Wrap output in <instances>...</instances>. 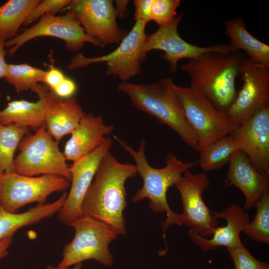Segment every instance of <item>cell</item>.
<instances>
[{
    "label": "cell",
    "mask_w": 269,
    "mask_h": 269,
    "mask_svg": "<svg viewBox=\"0 0 269 269\" xmlns=\"http://www.w3.org/2000/svg\"><path fill=\"white\" fill-rule=\"evenodd\" d=\"M210 185L204 172L193 173L190 169L184 172L175 183L183 206V212L178 214L177 224L188 227L203 238L212 237L218 227L217 219L203 201L202 194Z\"/></svg>",
    "instance_id": "obj_10"
},
{
    "label": "cell",
    "mask_w": 269,
    "mask_h": 269,
    "mask_svg": "<svg viewBox=\"0 0 269 269\" xmlns=\"http://www.w3.org/2000/svg\"><path fill=\"white\" fill-rule=\"evenodd\" d=\"M67 195L64 192L52 203L38 204L25 212L18 214L7 212L0 206V241L13 236L20 228L37 223L58 212Z\"/></svg>",
    "instance_id": "obj_22"
},
{
    "label": "cell",
    "mask_w": 269,
    "mask_h": 269,
    "mask_svg": "<svg viewBox=\"0 0 269 269\" xmlns=\"http://www.w3.org/2000/svg\"><path fill=\"white\" fill-rule=\"evenodd\" d=\"M243 85L225 113L239 126L261 110L269 107V67L245 57L240 67Z\"/></svg>",
    "instance_id": "obj_11"
},
{
    "label": "cell",
    "mask_w": 269,
    "mask_h": 269,
    "mask_svg": "<svg viewBox=\"0 0 269 269\" xmlns=\"http://www.w3.org/2000/svg\"><path fill=\"white\" fill-rule=\"evenodd\" d=\"M153 0H135L134 19L140 20L147 24L150 20L151 7Z\"/></svg>",
    "instance_id": "obj_33"
},
{
    "label": "cell",
    "mask_w": 269,
    "mask_h": 269,
    "mask_svg": "<svg viewBox=\"0 0 269 269\" xmlns=\"http://www.w3.org/2000/svg\"><path fill=\"white\" fill-rule=\"evenodd\" d=\"M40 0H8L0 6V38L5 41L16 36L21 25Z\"/></svg>",
    "instance_id": "obj_24"
},
{
    "label": "cell",
    "mask_w": 269,
    "mask_h": 269,
    "mask_svg": "<svg viewBox=\"0 0 269 269\" xmlns=\"http://www.w3.org/2000/svg\"><path fill=\"white\" fill-rule=\"evenodd\" d=\"M70 0H40L32 9L23 25H27L39 19L46 14L55 15L63 8L67 7Z\"/></svg>",
    "instance_id": "obj_31"
},
{
    "label": "cell",
    "mask_w": 269,
    "mask_h": 269,
    "mask_svg": "<svg viewBox=\"0 0 269 269\" xmlns=\"http://www.w3.org/2000/svg\"><path fill=\"white\" fill-rule=\"evenodd\" d=\"M45 73V70L26 63L8 64L4 79L20 92L32 90L39 82H43Z\"/></svg>",
    "instance_id": "obj_27"
},
{
    "label": "cell",
    "mask_w": 269,
    "mask_h": 269,
    "mask_svg": "<svg viewBox=\"0 0 269 269\" xmlns=\"http://www.w3.org/2000/svg\"><path fill=\"white\" fill-rule=\"evenodd\" d=\"M182 18V14L177 15L170 22L159 26L154 33L146 35L143 48V55L153 50L164 51L161 58L169 64V70L175 73L178 62L182 59H195L208 52L228 54L237 51L230 44H218L208 47L195 45L183 40L177 28Z\"/></svg>",
    "instance_id": "obj_14"
},
{
    "label": "cell",
    "mask_w": 269,
    "mask_h": 269,
    "mask_svg": "<svg viewBox=\"0 0 269 269\" xmlns=\"http://www.w3.org/2000/svg\"><path fill=\"white\" fill-rule=\"evenodd\" d=\"M112 146V139L107 141L97 148L73 161L70 165L71 185L63 206L58 212L60 221L70 226L82 214V205L100 165L105 154Z\"/></svg>",
    "instance_id": "obj_15"
},
{
    "label": "cell",
    "mask_w": 269,
    "mask_h": 269,
    "mask_svg": "<svg viewBox=\"0 0 269 269\" xmlns=\"http://www.w3.org/2000/svg\"><path fill=\"white\" fill-rule=\"evenodd\" d=\"M117 142L133 158L137 172L141 176L143 184L132 198L136 203L145 198L149 200V207L155 213L165 212L167 218L162 223L163 237L170 225L177 224L178 214L170 208L167 200L168 188L175 183L184 172L198 164V161L183 162L178 159L172 152L167 154L165 166L155 168L149 163L145 154V141L141 138L139 148L134 149L121 138L114 135Z\"/></svg>",
    "instance_id": "obj_3"
},
{
    "label": "cell",
    "mask_w": 269,
    "mask_h": 269,
    "mask_svg": "<svg viewBox=\"0 0 269 269\" xmlns=\"http://www.w3.org/2000/svg\"><path fill=\"white\" fill-rule=\"evenodd\" d=\"M180 3L179 0H153L150 10L151 20L159 26L169 23L177 15L176 9Z\"/></svg>",
    "instance_id": "obj_29"
},
{
    "label": "cell",
    "mask_w": 269,
    "mask_h": 269,
    "mask_svg": "<svg viewBox=\"0 0 269 269\" xmlns=\"http://www.w3.org/2000/svg\"><path fill=\"white\" fill-rule=\"evenodd\" d=\"M39 98L36 102L13 100L0 110V123L16 124L36 131L44 124L45 114L54 94L46 85L37 84L32 90Z\"/></svg>",
    "instance_id": "obj_20"
},
{
    "label": "cell",
    "mask_w": 269,
    "mask_h": 269,
    "mask_svg": "<svg viewBox=\"0 0 269 269\" xmlns=\"http://www.w3.org/2000/svg\"><path fill=\"white\" fill-rule=\"evenodd\" d=\"M76 91L77 85L74 81L70 78L65 77L51 91L58 98L62 99H67L73 97Z\"/></svg>",
    "instance_id": "obj_32"
},
{
    "label": "cell",
    "mask_w": 269,
    "mask_h": 269,
    "mask_svg": "<svg viewBox=\"0 0 269 269\" xmlns=\"http://www.w3.org/2000/svg\"><path fill=\"white\" fill-rule=\"evenodd\" d=\"M82 267V263L78 264L75 265L73 267L70 268H60L59 267H53L51 266H48L46 267L45 269H81Z\"/></svg>",
    "instance_id": "obj_38"
},
{
    "label": "cell",
    "mask_w": 269,
    "mask_h": 269,
    "mask_svg": "<svg viewBox=\"0 0 269 269\" xmlns=\"http://www.w3.org/2000/svg\"><path fill=\"white\" fill-rule=\"evenodd\" d=\"M129 0H115L117 16L124 17L127 13V6Z\"/></svg>",
    "instance_id": "obj_37"
},
{
    "label": "cell",
    "mask_w": 269,
    "mask_h": 269,
    "mask_svg": "<svg viewBox=\"0 0 269 269\" xmlns=\"http://www.w3.org/2000/svg\"><path fill=\"white\" fill-rule=\"evenodd\" d=\"M69 180L57 175L38 177L20 175L15 172L0 174V206L15 213L21 207L33 202L44 204L52 193L66 190Z\"/></svg>",
    "instance_id": "obj_9"
},
{
    "label": "cell",
    "mask_w": 269,
    "mask_h": 269,
    "mask_svg": "<svg viewBox=\"0 0 269 269\" xmlns=\"http://www.w3.org/2000/svg\"><path fill=\"white\" fill-rule=\"evenodd\" d=\"M244 55L208 52L181 65L190 79V87L202 94L219 111L225 113L236 99V79Z\"/></svg>",
    "instance_id": "obj_2"
},
{
    "label": "cell",
    "mask_w": 269,
    "mask_h": 269,
    "mask_svg": "<svg viewBox=\"0 0 269 269\" xmlns=\"http://www.w3.org/2000/svg\"><path fill=\"white\" fill-rule=\"evenodd\" d=\"M56 141L47 132L44 124L32 134L23 137L18 146L19 153L14 158L15 172L20 175H57L71 181L70 165Z\"/></svg>",
    "instance_id": "obj_7"
},
{
    "label": "cell",
    "mask_w": 269,
    "mask_h": 269,
    "mask_svg": "<svg viewBox=\"0 0 269 269\" xmlns=\"http://www.w3.org/2000/svg\"><path fill=\"white\" fill-rule=\"evenodd\" d=\"M137 173L135 165L121 163L109 151L104 156L84 199L82 214L100 221L119 235L126 234V181Z\"/></svg>",
    "instance_id": "obj_1"
},
{
    "label": "cell",
    "mask_w": 269,
    "mask_h": 269,
    "mask_svg": "<svg viewBox=\"0 0 269 269\" xmlns=\"http://www.w3.org/2000/svg\"><path fill=\"white\" fill-rule=\"evenodd\" d=\"M75 230L72 241L66 245L58 266L70 268L86 260H93L102 265L111 266L113 255L109 245L119 235L107 224L82 215L70 225Z\"/></svg>",
    "instance_id": "obj_5"
},
{
    "label": "cell",
    "mask_w": 269,
    "mask_h": 269,
    "mask_svg": "<svg viewBox=\"0 0 269 269\" xmlns=\"http://www.w3.org/2000/svg\"><path fill=\"white\" fill-rule=\"evenodd\" d=\"M235 269H269L268 263L261 262L255 258L244 245L228 248Z\"/></svg>",
    "instance_id": "obj_30"
},
{
    "label": "cell",
    "mask_w": 269,
    "mask_h": 269,
    "mask_svg": "<svg viewBox=\"0 0 269 269\" xmlns=\"http://www.w3.org/2000/svg\"><path fill=\"white\" fill-rule=\"evenodd\" d=\"M50 36L62 40L67 50L77 52L85 43L102 47L95 39L89 36L77 19L70 13L63 16L46 14L33 25L5 41V46L9 56H13L25 43L33 39Z\"/></svg>",
    "instance_id": "obj_12"
},
{
    "label": "cell",
    "mask_w": 269,
    "mask_h": 269,
    "mask_svg": "<svg viewBox=\"0 0 269 269\" xmlns=\"http://www.w3.org/2000/svg\"><path fill=\"white\" fill-rule=\"evenodd\" d=\"M256 215L249 222L244 232L252 240L269 244V190H266L258 201Z\"/></svg>",
    "instance_id": "obj_28"
},
{
    "label": "cell",
    "mask_w": 269,
    "mask_h": 269,
    "mask_svg": "<svg viewBox=\"0 0 269 269\" xmlns=\"http://www.w3.org/2000/svg\"><path fill=\"white\" fill-rule=\"evenodd\" d=\"M174 84L170 78L148 85L124 81L118 89L129 97L134 107L168 126L188 146L198 151L197 140L186 121Z\"/></svg>",
    "instance_id": "obj_4"
},
{
    "label": "cell",
    "mask_w": 269,
    "mask_h": 269,
    "mask_svg": "<svg viewBox=\"0 0 269 269\" xmlns=\"http://www.w3.org/2000/svg\"><path fill=\"white\" fill-rule=\"evenodd\" d=\"M135 21L132 29L113 51L95 57H88L77 53L71 59L68 69L73 70L92 64L106 62L107 75L116 76L123 82L139 74L141 63L146 59L142 51L147 35L145 32L146 24L139 20Z\"/></svg>",
    "instance_id": "obj_8"
},
{
    "label": "cell",
    "mask_w": 269,
    "mask_h": 269,
    "mask_svg": "<svg viewBox=\"0 0 269 269\" xmlns=\"http://www.w3.org/2000/svg\"><path fill=\"white\" fill-rule=\"evenodd\" d=\"M174 91L183 110L186 121L198 143V151L220 137L230 134L238 127L199 92L175 84Z\"/></svg>",
    "instance_id": "obj_6"
},
{
    "label": "cell",
    "mask_w": 269,
    "mask_h": 269,
    "mask_svg": "<svg viewBox=\"0 0 269 269\" xmlns=\"http://www.w3.org/2000/svg\"><path fill=\"white\" fill-rule=\"evenodd\" d=\"M114 130L102 116L85 114L66 142L63 154L66 160L75 161L105 143Z\"/></svg>",
    "instance_id": "obj_19"
},
{
    "label": "cell",
    "mask_w": 269,
    "mask_h": 269,
    "mask_svg": "<svg viewBox=\"0 0 269 269\" xmlns=\"http://www.w3.org/2000/svg\"><path fill=\"white\" fill-rule=\"evenodd\" d=\"M49 69L46 71L43 79L44 82L50 90H52L65 78L63 72L59 69L55 67L53 65H49Z\"/></svg>",
    "instance_id": "obj_34"
},
{
    "label": "cell",
    "mask_w": 269,
    "mask_h": 269,
    "mask_svg": "<svg viewBox=\"0 0 269 269\" xmlns=\"http://www.w3.org/2000/svg\"><path fill=\"white\" fill-rule=\"evenodd\" d=\"M29 129L16 124L0 123V174L14 172V155Z\"/></svg>",
    "instance_id": "obj_26"
},
{
    "label": "cell",
    "mask_w": 269,
    "mask_h": 269,
    "mask_svg": "<svg viewBox=\"0 0 269 269\" xmlns=\"http://www.w3.org/2000/svg\"><path fill=\"white\" fill-rule=\"evenodd\" d=\"M85 32L102 47L120 43L128 32L119 28L112 0H70L67 7Z\"/></svg>",
    "instance_id": "obj_13"
},
{
    "label": "cell",
    "mask_w": 269,
    "mask_h": 269,
    "mask_svg": "<svg viewBox=\"0 0 269 269\" xmlns=\"http://www.w3.org/2000/svg\"><path fill=\"white\" fill-rule=\"evenodd\" d=\"M5 40L0 38V79L4 78L8 64L5 61V55L7 51L5 49Z\"/></svg>",
    "instance_id": "obj_35"
},
{
    "label": "cell",
    "mask_w": 269,
    "mask_h": 269,
    "mask_svg": "<svg viewBox=\"0 0 269 269\" xmlns=\"http://www.w3.org/2000/svg\"><path fill=\"white\" fill-rule=\"evenodd\" d=\"M12 240V236H10L0 241V261L7 256Z\"/></svg>",
    "instance_id": "obj_36"
},
{
    "label": "cell",
    "mask_w": 269,
    "mask_h": 269,
    "mask_svg": "<svg viewBox=\"0 0 269 269\" xmlns=\"http://www.w3.org/2000/svg\"><path fill=\"white\" fill-rule=\"evenodd\" d=\"M212 212L217 219L226 220V225L215 229L210 239L203 238L189 229V236L192 242L204 252L213 250L220 246L228 249L242 245L240 234L250 222L248 214L235 203L221 212Z\"/></svg>",
    "instance_id": "obj_18"
},
{
    "label": "cell",
    "mask_w": 269,
    "mask_h": 269,
    "mask_svg": "<svg viewBox=\"0 0 269 269\" xmlns=\"http://www.w3.org/2000/svg\"><path fill=\"white\" fill-rule=\"evenodd\" d=\"M238 150L231 134L220 137L199 152L198 164L205 171L216 170L229 162L233 153Z\"/></svg>",
    "instance_id": "obj_25"
},
{
    "label": "cell",
    "mask_w": 269,
    "mask_h": 269,
    "mask_svg": "<svg viewBox=\"0 0 269 269\" xmlns=\"http://www.w3.org/2000/svg\"><path fill=\"white\" fill-rule=\"evenodd\" d=\"M2 94L1 92H0V100L1 99V98H2Z\"/></svg>",
    "instance_id": "obj_39"
},
{
    "label": "cell",
    "mask_w": 269,
    "mask_h": 269,
    "mask_svg": "<svg viewBox=\"0 0 269 269\" xmlns=\"http://www.w3.org/2000/svg\"><path fill=\"white\" fill-rule=\"evenodd\" d=\"M85 114L75 98L62 99L54 95L45 114L44 126L49 134L59 142L72 133Z\"/></svg>",
    "instance_id": "obj_21"
},
{
    "label": "cell",
    "mask_w": 269,
    "mask_h": 269,
    "mask_svg": "<svg viewBox=\"0 0 269 269\" xmlns=\"http://www.w3.org/2000/svg\"><path fill=\"white\" fill-rule=\"evenodd\" d=\"M225 27V34L230 39V45L234 49L244 50L248 57L269 67V46L249 32L242 17L227 20Z\"/></svg>",
    "instance_id": "obj_23"
},
{
    "label": "cell",
    "mask_w": 269,
    "mask_h": 269,
    "mask_svg": "<svg viewBox=\"0 0 269 269\" xmlns=\"http://www.w3.org/2000/svg\"><path fill=\"white\" fill-rule=\"evenodd\" d=\"M229 167L224 188H238L245 198L243 208L249 210L255 206L264 192L269 190V175L258 171L249 157L242 151L236 150L229 161Z\"/></svg>",
    "instance_id": "obj_17"
},
{
    "label": "cell",
    "mask_w": 269,
    "mask_h": 269,
    "mask_svg": "<svg viewBox=\"0 0 269 269\" xmlns=\"http://www.w3.org/2000/svg\"><path fill=\"white\" fill-rule=\"evenodd\" d=\"M260 173L269 175V107L258 112L230 134Z\"/></svg>",
    "instance_id": "obj_16"
}]
</instances>
